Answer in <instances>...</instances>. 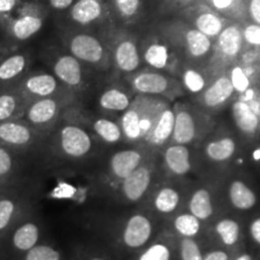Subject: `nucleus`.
<instances>
[{
    "label": "nucleus",
    "mask_w": 260,
    "mask_h": 260,
    "mask_svg": "<svg viewBox=\"0 0 260 260\" xmlns=\"http://www.w3.org/2000/svg\"><path fill=\"white\" fill-rule=\"evenodd\" d=\"M30 57L18 49L11 52L0 62V88L17 83L28 73Z\"/></svg>",
    "instance_id": "23"
},
{
    "label": "nucleus",
    "mask_w": 260,
    "mask_h": 260,
    "mask_svg": "<svg viewBox=\"0 0 260 260\" xmlns=\"http://www.w3.org/2000/svg\"><path fill=\"white\" fill-rule=\"evenodd\" d=\"M156 177V163L153 156L146 160L128 177L124 178L116 190L121 199L130 204L139 203L152 190Z\"/></svg>",
    "instance_id": "11"
},
{
    "label": "nucleus",
    "mask_w": 260,
    "mask_h": 260,
    "mask_svg": "<svg viewBox=\"0 0 260 260\" xmlns=\"http://www.w3.org/2000/svg\"><path fill=\"white\" fill-rule=\"evenodd\" d=\"M46 19V10L39 3H26L8 20L3 30L11 41L20 43L36 35L42 29Z\"/></svg>",
    "instance_id": "10"
},
{
    "label": "nucleus",
    "mask_w": 260,
    "mask_h": 260,
    "mask_svg": "<svg viewBox=\"0 0 260 260\" xmlns=\"http://www.w3.org/2000/svg\"><path fill=\"white\" fill-rule=\"evenodd\" d=\"M235 94L229 75L223 73L216 75L205 90L196 96V104L208 114L213 115L231 103Z\"/></svg>",
    "instance_id": "14"
},
{
    "label": "nucleus",
    "mask_w": 260,
    "mask_h": 260,
    "mask_svg": "<svg viewBox=\"0 0 260 260\" xmlns=\"http://www.w3.org/2000/svg\"><path fill=\"white\" fill-rule=\"evenodd\" d=\"M184 64L204 67L213 55L214 41L184 19L165 21L158 28Z\"/></svg>",
    "instance_id": "1"
},
{
    "label": "nucleus",
    "mask_w": 260,
    "mask_h": 260,
    "mask_svg": "<svg viewBox=\"0 0 260 260\" xmlns=\"http://www.w3.org/2000/svg\"><path fill=\"white\" fill-rule=\"evenodd\" d=\"M71 19L79 26H100L111 23L109 0H75L70 8Z\"/></svg>",
    "instance_id": "19"
},
{
    "label": "nucleus",
    "mask_w": 260,
    "mask_h": 260,
    "mask_svg": "<svg viewBox=\"0 0 260 260\" xmlns=\"http://www.w3.org/2000/svg\"><path fill=\"white\" fill-rule=\"evenodd\" d=\"M142 0H109L112 23L127 27L137 22L141 15Z\"/></svg>",
    "instance_id": "28"
},
{
    "label": "nucleus",
    "mask_w": 260,
    "mask_h": 260,
    "mask_svg": "<svg viewBox=\"0 0 260 260\" xmlns=\"http://www.w3.org/2000/svg\"><path fill=\"white\" fill-rule=\"evenodd\" d=\"M75 0H48L49 5L56 11L70 9Z\"/></svg>",
    "instance_id": "49"
},
{
    "label": "nucleus",
    "mask_w": 260,
    "mask_h": 260,
    "mask_svg": "<svg viewBox=\"0 0 260 260\" xmlns=\"http://www.w3.org/2000/svg\"><path fill=\"white\" fill-rule=\"evenodd\" d=\"M29 103L14 85L0 88V122L22 119Z\"/></svg>",
    "instance_id": "24"
},
{
    "label": "nucleus",
    "mask_w": 260,
    "mask_h": 260,
    "mask_svg": "<svg viewBox=\"0 0 260 260\" xmlns=\"http://www.w3.org/2000/svg\"><path fill=\"white\" fill-rule=\"evenodd\" d=\"M232 115L235 126L243 136L251 139L259 134V116L240 96L232 104Z\"/></svg>",
    "instance_id": "25"
},
{
    "label": "nucleus",
    "mask_w": 260,
    "mask_h": 260,
    "mask_svg": "<svg viewBox=\"0 0 260 260\" xmlns=\"http://www.w3.org/2000/svg\"><path fill=\"white\" fill-rule=\"evenodd\" d=\"M20 5V0H0V28L3 29Z\"/></svg>",
    "instance_id": "45"
},
{
    "label": "nucleus",
    "mask_w": 260,
    "mask_h": 260,
    "mask_svg": "<svg viewBox=\"0 0 260 260\" xmlns=\"http://www.w3.org/2000/svg\"><path fill=\"white\" fill-rule=\"evenodd\" d=\"M251 239L260 246V217L253 219L249 226Z\"/></svg>",
    "instance_id": "47"
},
{
    "label": "nucleus",
    "mask_w": 260,
    "mask_h": 260,
    "mask_svg": "<svg viewBox=\"0 0 260 260\" xmlns=\"http://www.w3.org/2000/svg\"><path fill=\"white\" fill-rule=\"evenodd\" d=\"M237 150L236 141L231 135H219L208 140L204 147L205 157L214 163L230 161Z\"/></svg>",
    "instance_id": "29"
},
{
    "label": "nucleus",
    "mask_w": 260,
    "mask_h": 260,
    "mask_svg": "<svg viewBox=\"0 0 260 260\" xmlns=\"http://www.w3.org/2000/svg\"><path fill=\"white\" fill-rule=\"evenodd\" d=\"M203 260H230V255L223 250H215L204 255Z\"/></svg>",
    "instance_id": "50"
},
{
    "label": "nucleus",
    "mask_w": 260,
    "mask_h": 260,
    "mask_svg": "<svg viewBox=\"0 0 260 260\" xmlns=\"http://www.w3.org/2000/svg\"><path fill=\"white\" fill-rule=\"evenodd\" d=\"M228 196L231 205L240 211L252 209L257 202L254 191L240 179H234L231 182L228 188Z\"/></svg>",
    "instance_id": "34"
},
{
    "label": "nucleus",
    "mask_w": 260,
    "mask_h": 260,
    "mask_svg": "<svg viewBox=\"0 0 260 260\" xmlns=\"http://www.w3.org/2000/svg\"><path fill=\"white\" fill-rule=\"evenodd\" d=\"M188 212L194 215L201 222L209 220L214 214L213 197L209 189L197 188L187 203Z\"/></svg>",
    "instance_id": "33"
},
{
    "label": "nucleus",
    "mask_w": 260,
    "mask_h": 260,
    "mask_svg": "<svg viewBox=\"0 0 260 260\" xmlns=\"http://www.w3.org/2000/svg\"><path fill=\"white\" fill-rule=\"evenodd\" d=\"M14 168L15 161L10 149L0 146V185L11 177Z\"/></svg>",
    "instance_id": "44"
},
{
    "label": "nucleus",
    "mask_w": 260,
    "mask_h": 260,
    "mask_svg": "<svg viewBox=\"0 0 260 260\" xmlns=\"http://www.w3.org/2000/svg\"><path fill=\"white\" fill-rule=\"evenodd\" d=\"M225 19L240 23L249 21L247 14L248 0H203Z\"/></svg>",
    "instance_id": "36"
},
{
    "label": "nucleus",
    "mask_w": 260,
    "mask_h": 260,
    "mask_svg": "<svg viewBox=\"0 0 260 260\" xmlns=\"http://www.w3.org/2000/svg\"><path fill=\"white\" fill-rule=\"evenodd\" d=\"M154 232L153 222L145 213H134L122 224L120 241L121 246L130 251H137L147 247Z\"/></svg>",
    "instance_id": "17"
},
{
    "label": "nucleus",
    "mask_w": 260,
    "mask_h": 260,
    "mask_svg": "<svg viewBox=\"0 0 260 260\" xmlns=\"http://www.w3.org/2000/svg\"><path fill=\"white\" fill-rule=\"evenodd\" d=\"M247 14L250 22L260 24V0H248Z\"/></svg>",
    "instance_id": "46"
},
{
    "label": "nucleus",
    "mask_w": 260,
    "mask_h": 260,
    "mask_svg": "<svg viewBox=\"0 0 260 260\" xmlns=\"http://www.w3.org/2000/svg\"><path fill=\"white\" fill-rule=\"evenodd\" d=\"M139 47L142 63L147 68L178 77L184 63L159 32L145 38Z\"/></svg>",
    "instance_id": "9"
},
{
    "label": "nucleus",
    "mask_w": 260,
    "mask_h": 260,
    "mask_svg": "<svg viewBox=\"0 0 260 260\" xmlns=\"http://www.w3.org/2000/svg\"><path fill=\"white\" fill-rule=\"evenodd\" d=\"M175 127V111L170 104L159 115L153 126L143 142V146L151 151L162 150L170 144Z\"/></svg>",
    "instance_id": "22"
},
{
    "label": "nucleus",
    "mask_w": 260,
    "mask_h": 260,
    "mask_svg": "<svg viewBox=\"0 0 260 260\" xmlns=\"http://www.w3.org/2000/svg\"><path fill=\"white\" fill-rule=\"evenodd\" d=\"M57 145L66 157L80 159L91 152L93 140L83 127L75 123H67L57 134Z\"/></svg>",
    "instance_id": "18"
},
{
    "label": "nucleus",
    "mask_w": 260,
    "mask_h": 260,
    "mask_svg": "<svg viewBox=\"0 0 260 260\" xmlns=\"http://www.w3.org/2000/svg\"><path fill=\"white\" fill-rule=\"evenodd\" d=\"M182 196L177 186L171 183H165L158 186L153 190L150 199L152 209L163 216H169L175 213L181 204Z\"/></svg>",
    "instance_id": "26"
},
{
    "label": "nucleus",
    "mask_w": 260,
    "mask_h": 260,
    "mask_svg": "<svg viewBox=\"0 0 260 260\" xmlns=\"http://www.w3.org/2000/svg\"><path fill=\"white\" fill-rule=\"evenodd\" d=\"M242 25L232 21L214 40L213 55L207 64V70L214 77L225 73L241 55L245 47Z\"/></svg>",
    "instance_id": "8"
},
{
    "label": "nucleus",
    "mask_w": 260,
    "mask_h": 260,
    "mask_svg": "<svg viewBox=\"0 0 260 260\" xmlns=\"http://www.w3.org/2000/svg\"><path fill=\"white\" fill-rule=\"evenodd\" d=\"M177 78L182 84L185 93L188 92L196 98L205 90L214 76L208 70H205V67L183 64Z\"/></svg>",
    "instance_id": "27"
},
{
    "label": "nucleus",
    "mask_w": 260,
    "mask_h": 260,
    "mask_svg": "<svg viewBox=\"0 0 260 260\" xmlns=\"http://www.w3.org/2000/svg\"><path fill=\"white\" fill-rule=\"evenodd\" d=\"M84 260H110L103 253H93L86 256Z\"/></svg>",
    "instance_id": "52"
},
{
    "label": "nucleus",
    "mask_w": 260,
    "mask_h": 260,
    "mask_svg": "<svg viewBox=\"0 0 260 260\" xmlns=\"http://www.w3.org/2000/svg\"><path fill=\"white\" fill-rule=\"evenodd\" d=\"M180 14L181 19L213 41L232 22V20L225 19L203 0H197L181 10Z\"/></svg>",
    "instance_id": "12"
},
{
    "label": "nucleus",
    "mask_w": 260,
    "mask_h": 260,
    "mask_svg": "<svg viewBox=\"0 0 260 260\" xmlns=\"http://www.w3.org/2000/svg\"><path fill=\"white\" fill-rule=\"evenodd\" d=\"M85 68L86 66L70 53L56 57L52 65L56 78L76 96L83 93L88 87Z\"/></svg>",
    "instance_id": "15"
},
{
    "label": "nucleus",
    "mask_w": 260,
    "mask_h": 260,
    "mask_svg": "<svg viewBox=\"0 0 260 260\" xmlns=\"http://www.w3.org/2000/svg\"><path fill=\"white\" fill-rule=\"evenodd\" d=\"M225 73L229 75L237 95H240L254 87L255 76L257 75V71L254 66L249 65L247 63H238L237 61L230 67Z\"/></svg>",
    "instance_id": "35"
},
{
    "label": "nucleus",
    "mask_w": 260,
    "mask_h": 260,
    "mask_svg": "<svg viewBox=\"0 0 260 260\" xmlns=\"http://www.w3.org/2000/svg\"><path fill=\"white\" fill-rule=\"evenodd\" d=\"M168 0H164V2H165V3H166V2H167Z\"/></svg>",
    "instance_id": "54"
},
{
    "label": "nucleus",
    "mask_w": 260,
    "mask_h": 260,
    "mask_svg": "<svg viewBox=\"0 0 260 260\" xmlns=\"http://www.w3.org/2000/svg\"><path fill=\"white\" fill-rule=\"evenodd\" d=\"M41 230L33 221H26L19 224L12 235V246L19 253H25L39 244Z\"/></svg>",
    "instance_id": "32"
},
{
    "label": "nucleus",
    "mask_w": 260,
    "mask_h": 260,
    "mask_svg": "<svg viewBox=\"0 0 260 260\" xmlns=\"http://www.w3.org/2000/svg\"><path fill=\"white\" fill-rule=\"evenodd\" d=\"M178 251L181 260H203L204 258L201 247L194 238L181 237L178 243Z\"/></svg>",
    "instance_id": "42"
},
{
    "label": "nucleus",
    "mask_w": 260,
    "mask_h": 260,
    "mask_svg": "<svg viewBox=\"0 0 260 260\" xmlns=\"http://www.w3.org/2000/svg\"><path fill=\"white\" fill-rule=\"evenodd\" d=\"M173 108L175 127L170 144L193 146L205 139L215 127L212 115L197 104L177 102Z\"/></svg>",
    "instance_id": "4"
},
{
    "label": "nucleus",
    "mask_w": 260,
    "mask_h": 260,
    "mask_svg": "<svg viewBox=\"0 0 260 260\" xmlns=\"http://www.w3.org/2000/svg\"><path fill=\"white\" fill-rule=\"evenodd\" d=\"M153 151L143 145L134 149H122L112 155L107 169V179L115 189L121 181L152 156Z\"/></svg>",
    "instance_id": "13"
},
{
    "label": "nucleus",
    "mask_w": 260,
    "mask_h": 260,
    "mask_svg": "<svg viewBox=\"0 0 260 260\" xmlns=\"http://www.w3.org/2000/svg\"><path fill=\"white\" fill-rule=\"evenodd\" d=\"M162 165L168 177H185L193 170V154L191 146L169 144L162 149Z\"/></svg>",
    "instance_id": "21"
},
{
    "label": "nucleus",
    "mask_w": 260,
    "mask_h": 260,
    "mask_svg": "<svg viewBox=\"0 0 260 260\" xmlns=\"http://www.w3.org/2000/svg\"><path fill=\"white\" fill-rule=\"evenodd\" d=\"M76 95L71 91L29 103L22 120L40 133L51 129L66 109L74 105Z\"/></svg>",
    "instance_id": "6"
},
{
    "label": "nucleus",
    "mask_w": 260,
    "mask_h": 260,
    "mask_svg": "<svg viewBox=\"0 0 260 260\" xmlns=\"http://www.w3.org/2000/svg\"><path fill=\"white\" fill-rule=\"evenodd\" d=\"M23 213V204L16 196L0 194V238L9 232Z\"/></svg>",
    "instance_id": "30"
},
{
    "label": "nucleus",
    "mask_w": 260,
    "mask_h": 260,
    "mask_svg": "<svg viewBox=\"0 0 260 260\" xmlns=\"http://www.w3.org/2000/svg\"><path fill=\"white\" fill-rule=\"evenodd\" d=\"M20 260H63L62 254L53 246L38 244L31 250L23 253Z\"/></svg>",
    "instance_id": "41"
},
{
    "label": "nucleus",
    "mask_w": 260,
    "mask_h": 260,
    "mask_svg": "<svg viewBox=\"0 0 260 260\" xmlns=\"http://www.w3.org/2000/svg\"><path fill=\"white\" fill-rule=\"evenodd\" d=\"M234 260H252V256L249 253H242Z\"/></svg>",
    "instance_id": "53"
},
{
    "label": "nucleus",
    "mask_w": 260,
    "mask_h": 260,
    "mask_svg": "<svg viewBox=\"0 0 260 260\" xmlns=\"http://www.w3.org/2000/svg\"><path fill=\"white\" fill-rule=\"evenodd\" d=\"M242 33L245 46L252 48H260V24L246 22L242 25Z\"/></svg>",
    "instance_id": "43"
},
{
    "label": "nucleus",
    "mask_w": 260,
    "mask_h": 260,
    "mask_svg": "<svg viewBox=\"0 0 260 260\" xmlns=\"http://www.w3.org/2000/svg\"><path fill=\"white\" fill-rule=\"evenodd\" d=\"M133 98L124 88L111 86L106 88L100 95L99 105L103 111L123 113L128 108Z\"/></svg>",
    "instance_id": "31"
},
{
    "label": "nucleus",
    "mask_w": 260,
    "mask_h": 260,
    "mask_svg": "<svg viewBox=\"0 0 260 260\" xmlns=\"http://www.w3.org/2000/svg\"><path fill=\"white\" fill-rule=\"evenodd\" d=\"M41 135L22 119L0 122V146L7 149H28Z\"/></svg>",
    "instance_id": "20"
},
{
    "label": "nucleus",
    "mask_w": 260,
    "mask_h": 260,
    "mask_svg": "<svg viewBox=\"0 0 260 260\" xmlns=\"http://www.w3.org/2000/svg\"><path fill=\"white\" fill-rule=\"evenodd\" d=\"M18 49V46L13 43H3L0 42V62L3 58L10 54L11 52Z\"/></svg>",
    "instance_id": "51"
},
{
    "label": "nucleus",
    "mask_w": 260,
    "mask_h": 260,
    "mask_svg": "<svg viewBox=\"0 0 260 260\" xmlns=\"http://www.w3.org/2000/svg\"><path fill=\"white\" fill-rule=\"evenodd\" d=\"M100 38L111 57L112 68L120 75H127L142 66L139 43L125 27L108 23L101 27Z\"/></svg>",
    "instance_id": "3"
},
{
    "label": "nucleus",
    "mask_w": 260,
    "mask_h": 260,
    "mask_svg": "<svg viewBox=\"0 0 260 260\" xmlns=\"http://www.w3.org/2000/svg\"><path fill=\"white\" fill-rule=\"evenodd\" d=\"M170 104L172 103L162 98L135 94L128 108L121 113L119 120L123 141L142 145L161 112Z\"/></svg>",
    "instance_id": "2"
},
{
    "label": "nucleus",
    "mask_w": 260,
    "mask_h": 260,
    "mask_svg": "<svg viewBox=\"0 0 260 260\" xmlns=\"http://www.w3.org/2000/svg\"><path fill=\"white\" fill-rule=\"evenodd\" d=\"M197 0H168L165 3L169 9L176 10V11H181L184 9L190 4L194 3Z\"/></svg>",
    "instance_id": "48"
},
{
    "label": "nucleus",
    "mask_w": 260,
    "mask_h": 260,
    "mask_svg": "<svg viewBox=\"0 0 260 260\" xmlns=\"http://www.w3.org/2000/svg\"><path fill=\"white\" fill-rule=\"evenodd\" d=\"M94 134L106 144H117L123 141L122 131L119 121H114L106 118L95 119L92 123Z\"/></svg>",
    "instance_id": "38"
},
{
    "label": "nucleus",
    "mask_w": 260,
    "mask_h": 260,
    "mask_svg": "<svg viewBox=\"0 0 260 260\" xmlns=\"http://www.w3.org/2000/svg\"><path fill=\"white\" fill-rule=\"evenodd\" d=\"M173 230L180 237L195 238L202 230V222L189 212L176 216L173 220Z\"/></svg>",
    "instance_id": "39"
},
{
    "label": "nucleus",
    "mask_w": 260,
    "mask_h": 260,
    "mask_svg": "<svg viewBox=\"0 0 260 260\" xmlns=\"http://www.w3.org/2000/svg\"><path fill=\"white\" fill-rule=\"evenodd\" d=\"M66 45L69 53L86 67L100 72L112 69L110 53L100 36L88 32H74L68 35Z\"/></svg>",
    "instance_id": "7"
},
{
    "label": "nucleus",
    "mask_w": 260,
    "mask_h": 260,
    "mask_svg": "<svg viewBox=\"0 0 260 260\" xmlns=\"http://www.w3.org/2000/svg\"><path fill=\"white\" fill-rule=\"evenodd\" d=\"M172 249L167 242L156 241L145 247L136 260H171Z\"/></svg>",
    "instance_id": "40"
},
{
    "label": "nucleus",
    "mask_w": 260,
    "mask_h": 260,
    "mask_svg": "<svg viewBox=\"0 0 260 260\" xmlns=\"http://www.w3.org/2000/svg\"><path fill=\"white\" fill-rule=\"evenodd\" d=\"M213 232L219 241L226 247L235 246L241 236L240 224L232 218L220 219L215 223Z\"/></svg>",
    "instance_id": "37"
},
{
    "label": "nucleus",
    "mask_w": 260,
    "mask_h": 260,
    "mask_svg": "<svg viewBox=\"0 0 260 260\" xmlns=\"http://www.w3.org/2000/svg\"><path fill=\"white\" fill-rule=\"evenodd\" d=\"M13 85L24 94L30 103L70 91L56 78L55 75L47 73H27Z\"/></svg>",
    "instance_id": "16"
},
{
    "label": "nucleus",
    "mask_w": 260,
    "mask_h": 260,
    "mask_svg": "<svg viewBox=\"0 0 260 260\" xmlns=\"http://www.w3.org/2000/svg\"><path fill=\"white\" fill-rule=\"evenodd\" d=\"M123 78L135 94L158 96L170 103H175L185 94L182 84L176 76L149 68L140 69L130 75H124Z\"/></svg>",
    "instance_id": "5"
}]
</instances>
